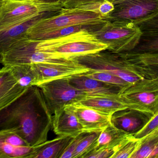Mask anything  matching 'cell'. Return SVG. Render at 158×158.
Segmentation results:
<instances>
[{
	"instance_id": "1",
	"label": "cell",
	"mask_w": 158,
	"mask_h": 158,
	"mask_svg": "<svg viewBox=\"0 0 158 158\" xmlns=\"http://www.w3.org/2000/svg\"><path fill=\"white\" fill-rule=\"evenodd\" d=\"M52 114L41 89L30 86L0 110V131H13L31 146H36L47 141Z\"/></svg>"
},
{
	"instance_id": "2",
	"label": "cell",
	"mask_w": 158,
	"mask_h": 158,
	"mask_svg": "<svg viewBox=\"0 0 158 158\" xmlns=\"http://www.w3.org/2000/svg\"><path fill=\"white\" fill-rule=\"evenodd\" d=\"M36 41V48L39 51L68 58L97 53L108 48L107 45L87 31L54 39Z\"/></svg>"
},
{
	"instance_id": "3",
	"label": "cell",
	"mask_w": 158,
	"mask_h": 158,
	"mask_svg": "<svg viewBox=\"0 0 158 158\" xmlns=\"http://www.w3.org/2000/svg\"><path fill=\"white\" fill-rule=\"evenodd\" d=\"M64 8L61 2L44 3L38 0H6L0 7V30L27 22L42 14Z\"/></svg>"
},
{
	"instance_id": "4",
	"label": "cell",
	"mask_w": 158,
	"mask_h": 158,
	"mask_svg": "<svg viewBox=\"0 0 158 158\" xmlns=\"http://www.w3.org/2000/svg\"><path fill=\"white\" fill-rule=\"evenodd\" d=\"M108 18L94 11L85 10L79 7L63 8L59 14L41 19L31 26L26 32L28 39L37 34L65 27L81 24L97 23Z\"/></svg>"
},
{
	"instance_id": "5",
	"label": "cell",
	"mask_w": 158,
	"mask_h": 158,
	"mask_svg": "<svg viewBox=\"0 0 158 158\" xmlns=\"http://www.w3.org/2000/svg\"><path fill=\"white\" fill-rule=\"evenodd\" d=\"M119 96L128 109L150 118L158 109V77L143 78L129 84Z\"/></svg>"
},
{
	"instance_id": "6",
	"label": "cell",
	"mask_w": 158,
	"mask_h": 158,
	"mask_svg": "<svg viewBox=\"0 0 158 158\" xmlns=\"http://www.w3.org/2000/svg\"><path fill=\"white\" fill-rule=\"evenodd\" d=\"M92 33L100 41L107 45V50L118 53L133 49L141 35V31L136 24L109 19L101 28Z\"/></svg>"
},
{
	"instance_id": "7",
	"label": "cell",
	"mask_w": 158,
	"mask_h": 158,
	"mask_svg": "<svg viewBox=\"0 0 158 158\" xmlns=\"http://www.w3.org/2000/svg\"><path fill=\"white\" fill-rule=\"evenodd\" d=\"M74 58L90 70L111 73L130 84L143 78L135 73L131 64L119 54L107 49L94 53L79 56Z\"/></svg>"
},
{
	"instance_id": "8",
	"label": "cell",
	"mask_w": 158,
	"mask_h": 158,
	"mask_svg": "<svg viewBox=\"0 0 158 158\" xmlns=\"http://www.w3.org/2000/svg\"><path fill=\"white\" fill-rule=\"evenodd\" d=\"M36 44V41L27 38L18 41L1 55L0 63L4 66H12L34 63L66 64L76 61L74 58L39 51Z\"/></svg>"
},
{
	"instance_id": "9",
	"label": "cell",
	"mask_w": 158,
	"mask_h": 158,
	"mask_svg": "<svg viewBox=\"0 0 158 158\" xmlns=\"http://www.w3.org/2000/svg\"><path fill=\"white\" fill-rule=\"evenodd\" d=\"M38 86L41 90L52 114L88 96L84 92L73 86L69 78L49 81Z\"/></svg>"
},
{
	"instance_id": "10",
	"label": "cell",
	"mask_w": 158,
	"mask_h": 158,
	"mask_svg": "<svg viewBox=\"0 0 158 158\" xmlns=\"http://www.w3.org/2000/svg\"><path fill=\"white\" fill-rule=\"evenodd\" d=\"M114 9L108 15L110 20L137 24L158 13V0H114Z\"/></svg>"
},
{
	"instance_id": "11",
	"label": "cell",
	"mask_w": 158,
	"mask_h": 158,
	"mask_svg": "<svg viewBox=\"0 0 158 158\" xmlns=\"http://www.w3.org/2000/svg\"><path fill=\"white\" fill-rule=\"evenodd\" d=\"M31 65L38 76V86L49 81L69 78L90 71L89 69L78 63L76 60L66 64L34 63Z\"/></svg>"
},
{
	"instance_id": "12",
	"label": "cell",
	"mask_w": 158,
	"mask_h": 158,
	"mask_svg": "<svg viewBox=\"0 0 158 158\" xmlns=\"http://www.w3.org/2000/svg\"><path fill=\"white\" fill-rule=\"evenodd\" d=\"M36 150L15 132L0 131V158H33Z\"/></svg>"
},
{
	"instance_id": "13",
	"label": "cell",
	"mask_w": 158,
	"mask_h": 158,
	"mask_svg": "<svg viewBox=\"0 0 158 158\" xmlns=\"http://www.w3.org/2000/svg\"><path fill=\"white\" fill-rule=\"evenodd\" d=\"M141 31L135 47L125 53L145 54L158 53V13L137 23Z\"/></svg>"
},
{
	"instance_id": "14",
	"label": "cell",
	"mask_w": 158,
	"mask_h": 158,
	"mask_svg": "<svg viewBox=\"0 0 158 158\" xmlns=\"http://www.w3.org/2000/svg\"><path fill=\"white\" fill-rule=\"evenodd\" d=\"M67 106L75 114L84 131L100 130L112 124L111 116L102 114L77 103Z\"/></svg>"
},
{
	"instance_id": "15",
	"label": "cell",
	"mask_w": 158,
	"mask_h": 158,
	"mask_svg": "<svg viewBox=\"0 0 158 158\" xmlns=\"http://www.w3.org/2000/svg\"><path fill=\"white\" fill-rule=\"evenodd\" d=\"M69 79L73 86L88 96H118L122 90L118 86L89 78L84 74L74 75Z\"/></svg>"
},
{
	"instance_id": "16",
	"label": "cell",
	"mask_w": 158,
	"mask_h": 158,
	"mask_svg": "<svg viewBox=\"0 0 158 158\" xmlns=\"http://www.w3.org/2000/svg\"><path fill=\"white\" fill-rule=\"evenodd\" d=\"M52 128L58 136L75 137L84 132L75 114L67 106L53 114Z\"/></svg>"
},
{
	"instance_id": "17",
	"label": "cell",
	"mask_w": 158,
	"mask_h": 158,
	"mask_svg": "<svg viewBox=\"0 0 158 158\" xmlns=\"http://www.w3.org/2000/svg\"><path fill=\"white\" fill-rule=\"evenodd\" d=\"M27 89L14 77L10 66L0 69V110L19 97Z\"/></svg>"
},
{
	"instance_id": "18",
	"label": "cell",
	"mask_w": 158,
	"mask_h": 158,
	"mask_svg": "<svg viewBox=\"0 0 158 158\" xmlns=\"http://www.w3.org/2000/svg\"><path fill=\"white\" fill-rule=\"evenodd\" d=\"M60 11L59 10L46 12L23 24L10 28L0 30V55L7 51L18 41L27 38L26 32L35 22L41 19L57 15L60 13Z\"/></svg>"
},
{
	"instance_id": "19",
	"label": "cell",
	"mask_w": 158,
	"mask_h": 158,
	"mask_svg": "<svg viewBox=\"0 0 158 158\" xmlns=\"http://www.w3.org/2000/svg\"><path fill=\"white\" fill-rule=\"evenodd\" d=\"M77 103L105 115L112 116L115 112L128 109L119 95L88 96Z\"/></svg>"
},
{
	"instance_id": "20",
	"label": "cell",
	"mask_w": 158,
	"mask_h": 158,
	"mask_svg": "<svg viewBox=\"0 0 158 158\" xmlns=\"http://www.w3.org/2000/svg\"><path fill=\"white\" fill-rule=\"evenodd\" d=\"M143 113L127 109L115 112L111 116V124L128 134L135 133L140 130L149 118Z\"/></svg>"
},
{
	"instance_id": "21",
	"label": "cell",
	"mask_w": 158,
	"mask_h": 158,
	"mask_svg": "<svg viewBox=\"0 0 158 158\" xmlns=\"http://www.w3.org/2000/svg\"><path fill=\"white\" fill-rule=\"evenodd\" d=\"M74 137L58 136L37 146L33 158H60Z\"/></svg>"
},
{
	"instance_id": "22",
	"label": "cell",
	"mask_w": 158,
	"mask_h": 158,
	"mask_svg": "<svg viewBox=\"0 0 158 158\" xmlns=\"http://www.w3.org/2000/svg\"><path fill=\"white\" fill-rule=\"evenodd\" d=\"M108 19L97 23L73 25L65 27L55 30L37 34L29 39L34 41H44L67 36L81 31H87L93 32L101 28L107 21Z\"/></svg>"
},
{
	"instance_id": "23",
	"label": "cell",
	"mask_w": 158,
	"mask_h": 158,
	"mask_svg": "<svg viewBox=\"0 0 158 158\" xmlns=\"http://www.w3.org/2000/svg\"><path fill=\"white\" fill-rule=\"evenodd\" d=\"M129 134L110 124L101 131L94 149L114 148Z\"/></svg>"
},
{
	"instance_id": "24",
	"label": "cell",
	"mask_w": 158,
	"mask_h": 158,
	"mask_svg": "<svg viewBox=\"0 0 158 158\" xmlns=\"http://www.w3.org/2000/svg\"><path fill=\"white\" fill-rule=\"evenodd\" d=\"M11 71L19 84L26 88L38 86L37 73L31 64L10 66Z\"/></svg>"
},
{
	"instance_id": "25",
	"label": "cell",
	"mask_w": 158,
	"mask_h": 158,
	"mask_svg": "<svg viewBox=\"0 0 158 158\" xmlns=\"http://www.w3.org/2000/svg\"><path fill=\"white\" fill-rule=\"evenodd\" d=\"M140 140L139 148L131 158H158V129Z\"/></svg>"
},
{
	"instance_id": "26",
	"label": "cell",
	"mask_w": 158,
	"mask_h": 158,
	"mask_svg": "<svg viewBox=\"0 0 158 158\" xmlns=\"http://www.w3.org/2000/svg\"><path fill=\"white\" fill-rule=\"evenodd\" d=\"M140 139L135 138L132 134L128 135L125 138L114 147L111 158H131L140 147Z\"/></svg>"
},
{
	"instance_id": "27",
	"label": "cell",
	"mask_w": 158,
	"mask_h": 158,
	"mask_svg": "<svg viewBox=\"0 0 158 158\" xmlns=\"http://www.w3.org/2000/svg\"><path fill=\"white\" fill-rule=\"evenodd\" d=\"M102 130L86 132L79 142L75 151L74 158H83L85 154L94 149Z\"/></svg>"
},
{
	"instance_id": "28",
	"label": "cell",
	"mask_w": 158,
	"mask_h": 158,
	"mask_svg": "<svg viewBox=\"0 0 158 158\" xmlns=\"http://www.w3.org/2000/svg\"><path fill=\"white\" fill-rule=\"evenodd\" d=\"M119 54L127 62L133 65L144 66H158V53L131 54L120 53Z\"/></svg>"
},
{
	"instance_id": "29",
	"label": "cell",
	"mask_w": 158,
	"mask_h": 158,
	"mask_svg": "<svg viewBox=\"0 0 158 158\" xmlns=\"http://www.w3.org/2000/svg\"><path fill=\"white\" fill-rule=\"evenodd\" d=\"M84 75L92 79L116 85L122 89L130 84L119 77L106 71L90 70L89 72L84 73Z\"/></svg>"
},
{
	"instance_id": "30",
	"label": "cell",
	"mask_w": 158,
	"mask_h": 158,
	"mask_svg": "<svg viewBox=\"0 0 158 158\" xmlns=\"http://www.w3.org/2000/svg\"><path fill=\"white\" fill-rule=\"evenodd\" d=\"M158 129V109L149 118L145 125L138 131L132 134L135 138L141 139Z\"/></svg>"
},
{
	"instance_id": "31",
	"label": "cell",
	"mask_w": 158,
	"mask_h": 158,
	"mask_svg": "<svg viewBox=\"0 0 158 158\" xmlns=\"http://www.w3.org/2000/svg\"><path fill=\"white\" fill-rule=\"evenodd\" d=\"M131 64L132 66L134 71L143 78L158 77V66H144Z\"/></svg>"
},
{
	"instance_id": "32",
	"label": "cell",
	"mask_w": 158,
	"mask_h": 158,
	"mask_svg": "<svg viewBox=\"0 0 158 158\" xmlns=\"http://www.w3.org/2000/svg\"><path fill=\"white\" fill-rule=\"evenodd\" d=\"M85 132H83L77 136L74 137L60 158H74L77 147Z\"/></svg>"
},
{
	"instance_id": "33",
	"label": "cell",
	"mask_w": 158,
	"mask_h": 158,
	"mask_svg": "<svg viewBox=\"0 0 158 158\" xmlns=\"http://www.w3.org/2000/svg\"><path fill=\"white\" fill-rule=\"evenodd\" d=\"M114 152V148L94 149L85 154L83 158H111Z\"/></svg>"
},
{
	"instance_id": "34",
	"label": "cell",
	"mask_w": 158,
	"mask_h": 158,
	"mask_svg": "<svg viewBox=\"0 0 158 158\" xmlns=\"http://www.w3.org/2000/svg\"><path fill=\"white\" fill-rule=\"evenodd\" d=\"M106 0H66L61 2L64 8H69L77 7L79 6L95 2H102ZM113 2L114 0H108Z\"/></svg>"
},
{
	"instance_id": "35",
	"label": "cell",
	"mask_w": 158,
	"mask_h": 158,
	"mask_svg": "<svg viewBox=\"0 0 158 158\" xmlns=\"http://www.w3.org/2000/svg\"><path fill=\"white\" fill-rule=\"evenodd\" d=\"M40 2L44 3H53L58 2H60L61 0H38Z\"/></svg>"
},
{
	"instance_id": "36",
	"label": "cell",
	"mask_w": 158,
	"mask_h": 158,
	"mask_svg": "<svg viewBox=\"0 0 158 158\" xmlns=\"http://www.w3.org/2000/svg\"><path fill=\"white\" fill-rule=\"evenodd\" d=\"M6 1V0H0V7Z\"/></svg>"
},
{
	"instance_id": "37",
	"label": "cell",
	"mask_w": 158,
	"mask_h": 158,
	"mask_svg": "<svg viewBox=\"0 0 158 158\" xmlns=\"http://www.w3.org/2000/svg\"><path fill=\"white\" fill-rule=\"evenodd\" d=\"M66 1V0H61V1H60V2H64V1Z\"/></svg>"
},
{
	"instance_id": "38",
	"label": "cell",
	"mask_w": 158,
	"mask_h": 158,
	"mask_svg": "<svg viewBox=\"0 0 158 158\" xmlns=\"http://www.w3.org/2000/svg\"><path fill=\"white\" fill-rule=\"evenodd\" d=\"M15 1H24V0H15Z\"/></svg>"
},
{
	"instance_id": "39",
	"label": "cell",
	"mask_w": 158,
	"mask_h": 158,
	"mask_svg": "<svg viewBox=\"0 0 158 158\" xmlns=\"http://www.w3.org/2000/svg\"><path fill=\"white\" fill-rule=\"evenodd\" d=\"M1 55H0V62H1Z\"/></svg>"
}]
</instances>
